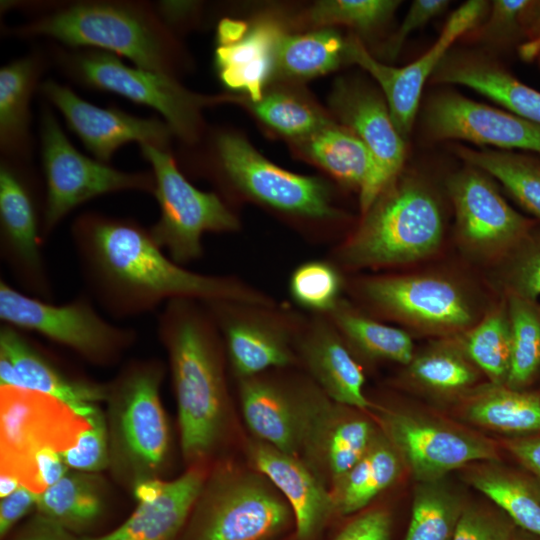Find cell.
I'll list each match as a JSON object with an SVG mask.
<instances>
[{
	"mask_svg": "<svg viewBox=\"0 0 540 540\" xmlns=\"http://www.w3.org/2000/svg\"><path fill=\"white\" fill-rule=\"evenodd\" d=\"M392 525L393 518L388 509L371 508L349 521L334 540H390Z\"/></svg>",
	"mask_w": 540,
	"mask_h": 540,
	"instance_id": "c3c4849f",
	"label": "cell"
},
{
	"mask_svg": "<svg viewBox=\"0 0 540 540\" xmlns=\"http://www.w3.org/2000/svg\"><path fill=\"white\" fill-rule=\"evenodd\" d=\"M241 410L253 438L299 457V411L296 394L258 376L241 378Z\"/></svg>",
	"mask_w": 540,
	"mask_h": 540,
	"instance_id": "4316f807",
	"label": "cell"
},
{
	"mask_svg": "<svg viewBox=\"0 0 540 540\" xmlns=\"http://www.w3.org/2000/svg\"><path fill=\"white\" fill-rule=\"evenodd\" d=\"M39 92L62 114L93 157L103 163L109 164L114 153L130 142L169 149L173 133L157 117L142 118L117 107L96 106L53 79L42 81Z\"/></svg>",
	"mask_w": 540,
	"mask_h": 540,
	"instance_id": "e0dca14e",
	"label": "cell"
},
{
	"mask_svg": "<svg viewBox=\"0 0 540 540\" xmlns=\"http://www.w3.org/2000/svg\"><path fill=\"white\" fill-rule=\"evenodd\" d=\"M205 481L204 470L196 466L173 481H161L155 495L138 501L137 508L117 529L78 540H176Z\"/></svg>",
	"mask_w": 540,
	"mask_h": 540,
	"instance_id": "d4e9b609",
	"label": "cell"
},
{
	"mask_svg": "<svg viewBox=\"0 0 540 540\" xmlns=\"http://www.w3.org/2000/svg\"><path fill=\"white\" fill-rule=\"evenodd\" d=\"M0 319L19 330L36 332L64 345L87 360L108 364L136 340V331L106 321L85 293L69 303L55 305L0 281Z\"/></svg>",
	"mask_w": 540,
	"mask_h": 540,
	"instance_id": "30bf717a",
	"label": "cell"
},
{
	"mask_svg": "<svg viewBox=\"0 0 540 540\" xmlns=\"http://www.w3.org/2000/svg\"><path fill=\"white\" fill-rule=\"evenodd\" d=\"M86 427L61 451L66 465L80 472H97L110 464L108 427L98 408L83 417Z\"/></svg>",
	"mask_w": 540,
	"mask_h": 540,
	"instance_id": "bcb514c9",
	"label": "cell"
},
{
	"mask_svg": "<svg viewBox=\"0 0 540 540\" xmlns=\"http://www.w3.org/2000/svg\"><path fill=\"white\" fill-rule=\"evenodd\" d=\"M194 301H167L156 326L169 355L181 448L188 462L204 459L219 443L227 403L214 319Z\"/></svg>",
	"mask_w": 540,
	"mask_h": 540,
	"instance_id": "3957f363",
	"label": "cell"
},
{
	"mask_svg": "<svg viewBox=\"0 0 540 540\" xmlns=\"http://www.w3.org/2000/svg\"><path fill=\"white\" fill-rule=\"evenodd\" d=\"M400 1L395 0H323L309 11V20L318 26L346 25L368 33L387 22Z\"/></svg>",
	"mask_w": 540,
	"mask_h": 540,
	"instance_id": "7bdbcfd3",
	"label": "cell"
},
{
	"mask_svg": "<svg viewBox=\"0 0 540 540\" xmlns=\"http://www.w3.org/2000/svg\"><path fill=\"white\" fill-rule=\"evenodd\" d=\"M21 480L13 473L2 471L0 478V496L4 498L13 493L21 484Z\"/></svg>",
	"mask_w": 540,
	"mask_h": 540,
	"instance_id": "6f0895ef",
	"label": "cell"
},
{
	"mask_svg": "<svg viewBox=\"0 0 540 540\" xmlns=\"http://www.w3.org/2000/svg\"><path fill=\"white\" fill-rule=\"evenodd\" d=\"M252 111L277 132L303 140L331 122L307 103L283 92L263 94L249 103Z\"/></svg>",
	"mask_w": 540,
	"mask_h": 540,
	"instance_id": "60d3db41",
	"label": "cell"
},
{
	"mask_svg": "<svg viewBox=\"0 0 540 540\" xmlns=\"http://www.w3.org/2000/svg\"><path fill=\"white\" fill-rule=\"evenodd\" d=\"M24 22L4 26L18 39L44 37L70 48H90L131 60L136 67L178 79L182 50L155 3L142 0H14Z\"/></svg>",
	"mask_w": 540,
	"mask_h": 540,
	"instance_id": "7a4b0ae2",
	"label": "cell"
},
{
	"mask_svg": "<svg viewBox=\"0 0 540 540\" xmlns=\"http://www.w3.org/2000/svg\"><path fill=\"white\" fill-rule=\"evenodd\" d=\"M302 358L317 387L334 402L365 411L364 374L341 340L326 328H316L302 343Z\"/></svg>",
	"mask_w": 540,
	"mask_h": 540,
	"instance_id": "f1b7e54d",
	"label": "cell"
},
{
	"mask_svg": "<svg viewBox=\"0 0 540 540\" xmlns=\"http://www.w3.org/2000/svg\"><path fill=\"white\" fill-rule=\"evenodd\" d=\"M45 203L42 240L76 207L104 194H153L152 171L128 172L82 154L66 136L53 111L42 105L39 125Z\"/></svg>",
	"mask_w": 540,
	"mask_h": 540,
	"instance_id": "ba28073f",
	"label": "cell"
},
{
	"mask_svg": "<svg viewBox=\"0 0 540 540\" xmlns=\"http://www.w3.org/2000/svg\"><path fill=\"white\" fill-rule=\"evenodd\" d=\"M519 56L535 62L540 68V1H535L528 19L524 41L518 46Z\"/></svg>",
	"mask_w": 540,
	"mask_h": 540,
	"instance_id": "9f6ffc18",
	"label": "cell"
},
{
	"mask_svg": "<svg viewBox=\"0 0 540 540\" xmlns=\"http://www.w3.org/2000/svg\"><path fill=\"white\" fill-rule=\"evenodd\" d=\"M504 446L526 469L540 479V434L512 437L505 440Z\"/></svg>",
	"mask_w": 540,
	"mask_h": 540,
	"instance_id": "db71d44e",
	"label": "cell"
},
{
	"mask_svg": "<svg viewBox=\"0 0 540 540\" xmlns=\"http://www.w3.org/2000/svg\"><path fill=\"white\" fill-rule=\"evenodd\" d=\"M465 351L494 385H505L511 363L509 319L501 312L488 315L467 335Z\"/></svg>",
	"mask_w": 540,
	"mask_h": 540,
	"instance_id": "f35d334b",
	"label": "cell"
},
{
	"mask_svg": "<svg viewBox=\"0 0 540 540\" xmlns=\"http://www.w3.org/2000/svg\"><path fill=\"white\" fill-rule=\"evenodd\" d=\"M70 234L87 294L114 318L148 313L177 298L254 302L232 279L182 268L134 219L86 211L73 220Z\"/></svg>",
	"mask_w": 540,
	"mask_h": 540,
	"instance_id": "6da1fadb",
	"label": "cell"
},
{
	"mask_svg": "<svg viewBox=\"0 0 540 540\" xmlns=\"http://www.w3.org/2000/svg\"><path fill=\"white\" fill-rule=\"evenodd\" d=\"M47 50L35 49L0 69V151L2 158L31 162V101L50 67Z\"/></svg>",
	"mask_w": 540,
	"mask_h": 540,
	"instance_id": "cb8c5ba5",
	"label": "cell"
},
{
	"mask_svg": "<svg viewBox=\"0 0 540 540\" xmlns=\"http://www.w3.org/2000/svg\"><path fill=\"white\" fill-rule=\"evenodd\" d=\"M421 118L431 140H464L540 154V125L450 90L430 95Z\"/></svg>",
	"mask_w": 540,
	"mask_h": 540,
	"instance_id": "2e32d148",
	"label": "cell"
},
{
	"mask_svg": "<svg viewBox=\"0 0 540 540\" xmlns=\"http://www.w3.org/2000/svg\"><path fill=\"white\" fill-rule=\"evenodd\" d=\"M45 189L31 162L0 159V254L30 296L51 302L54 292L41 244Z\"/></svg>",
	"mask_w": 540,
	"mask_h": 540,
	"instance_id": "8fae6325",
	"label": "cell"
},
{
	"mask_svg": "<svg viewBox=\"0 0 540 540\" xmlns=\"http://www.w3.org/2000/svg\"><path fill=\"white\" fill-rule=\"evenodd\" d=\"M14 540H78L73 533L54 520L37 512L20 530Z\"/></svg>",
	"mask_w": 540,
	"mask_h": 540,
	"instance_id": "f5cc1de1",
	"label": "cell"
},
{
	"mask_svg": "<svg viewBox=\"0 0 540 540\" xmlns=\"http://www.w3.org/2000/svg\"><path fill=\"white\" fill-rule=\"evenodd\" d=\"M332 103L345 127L365 144L373 159L372 181L360 195L365 214L399 176L406 156L405 140L393 124L385 99L366 86L340 83Z\"/></svg>",
	"mask_w": 540,
	"mask_h": 540,
	"instance_id": "ac0fdd59",
	"label": "cell"
},
{
	"mask_svg": "<svg viewBox=\"0 0 540 540\" xmlns=\"http://www.w3.org/2000/svg\"><path fill=\"white\" fill-rule=\"evenodd\" d=\"M292 531V509L269 479L223 467L206 478L180 540H283Z\"/></svg>",
	"mask_w": 540,
	"mask_h": 540,
	"instance_id": "277c9868",
	"label": "cell"
},
{
	"mask_svg": "<svg viewBox=\"0 0 540 540\" xmlns=\"http://www.w3.org/2000/svg\"><path fill=\"white\" fill-rule=\"evenodd\" d=\"M346 41L332 29L284 34L275 49L274 71L291 78H310L334 70L346 59Z\"/></svg>",
	"mask_w": 540,
	"mask_h": 540,
	"instance_id": "d590c367",
	"label": "cell"
},
{
	"mask_svg": "<svg viewBox=\"0 0 540 540\" xmlns=\"http://www.w3.org/2000/svg\"><path fill=\"white\" fill-rule=\"evenodd\" d=\"M429 81L468 87L509 112L540 125V91L520 81L487 52L451 48Z\"/></svg>",
	"mask_w": 540,
	"mask_h": 540,
	"instance_id": "603a6c76",
	"label": "cell"
},
{
	"mask_svg": "<svg viewBox=\"0 0 540 540\" xmlns=\"http://www.w3.org/2000/svg\"><path fill=\"white\" fill-rule=\"evenodd\" d=\"M140 151L154 175L160 217L149 231L173 261L187 263L202 254L205 232H229L238 221L215 193L194 187L179 170L170 149L142 144Z\"/></svg>",
	"mask_w": 540,
	"mask_h": 540,
	"instance_id": "9c48e42d",
	"label": "cell"
},
{
	"mask_svg": "<svg viewBox=\"0 0 540 540\" xmlns=\"http://www.w3.org/2000/svg\"><path fill=\"white\" fill-rule=\"evenodd\" d=\"M511 363L506 386L519 389L540 366V317L527 300H510Z\"/></svg>",
	"mask_w": 540,
	"mask_h": 540,
	"instance_id": "ab89813d",
	"label": "cell"
},
{
	"mask_svg": "<svg viewBox=\"0 0 540 540\" xmlns=\"http://www.w3.org/2000/svg\"><path fill=\"white\" fill-rule=\"evenodd\" d=\"M331 312L345 338L365 355L406 365L414 358L413 343L405 331L357 314L341 303Z\"/></svg>",
	"mask_w": 540,
	"mask_h": 540,
	"instance_id": "74e56055",
	"label": "cell"
},
{
	"mask_svg": "<svg viewBox=\"0 0 540 540\" xmlns=\"http://www.w3.org/2000/svg\"><path fill=\"white\" fill-rule=\"evenodd\" d=\"M456 154L469 166L497 179L528 212L540 220V160L507 150L458 146Z\"/></svg>",
	"mask_w": 540,
	"mask_h": 540,
	"instance_id": "e575fe53",
	"label": "cell"
},
{
	"mask_svg": "<svg viewBox=\"0 0 540 540\" xmlns=\"http://www.w3.org/2000/svg\"><path fill=\"white\" fill-rule=\"evenodd\" d=\"M163 367L157 361L129 364L108 385L110 464L134 488L155 480L163 467L169 431L159 388Z\"/></svg>",
	"mask_w": 540,
	"mask_h": 540,
	"instance_id": "52a82bcc",
	"label": "cell"
},
{
	"mask_svg": "<svg viewBox=\"0 0 540 540\" xmlns=\"http://www.w3.org/2000/svg\"><path fill=\"white\" fill-rule=\"evenodd\" d=\"M47 52L51 65L76 84L117 94L154 109L165 119L173 135L187 144L197 142L202 134L201 108L224 100L193 93L176 78L129 66L110 52L55 43H51Z\"/></svg>",
	"mask_w": 540,
	"mask_h": 540,
	"instance_id": "5b68a950",
	"label": "cell"
},
{
	"mask_svg": "<svg viewBox=\"0 0 540 540\" xmlns=\"http://www.w3.org/2000/svg\"><path fill=\"white\" fill-rule=\"evenodd\" d=\"M462 414L472 424L496 432L540 434V396L506 385L480 390L465 403Z\"/></svg>",
	"mask_w": 540,
	"mask_h": 540,
	"instance_id": "1f68e13d",
	"label": "cell"
},
{
	"mask_svg": "<svg viewBox=\"0 0 540 540\" xmlns=\"http://www.w3.org/2000/svg\"><path fill=\"white\" fill-rule=\"evenodd\" d=\"M489 8L490 2L484 0H471L462 4L449 16L433 46L404 67H392L379 62L357 37L346 41V59L362 67L379 84L393 124L405 141L412 130L424 84L453 43L479 25Z\"/></svg>",
	"mask_w": 540,
	"mask_h": 540,
	"instance_id": "5bb4252c",
	"label": "cell"
},
{
	"mask_svg": "<svg viewBox=\"0 0 540 540\" xmlns=\"http://www.w3.org/2000/svg\"><path fill=\"white\" fill-rule=\"evenodd\" d=\"M304 152L340 181L358 187L362 195L369 187L374 163L365 144L347 127L330 123L301 140Z\"/></svg>",
	"mask_w": 540,
	"mask_h": 540,
	"instance_id": "836d02e7",
	"label": "cell"
},
{
	"mask_svg": "<svg viewBox=\"0 0 540 540\" xmlns=\"http://www.w3.org/2000/svg\"><path fill=\"white\" fill-rule=\"evenodd\" d=\"M512 540H540V536L517 527Z\"/></svg>",
	"mask_w": 540,
	"mask_h": 540,
	"instance_id": "680465c9",
	"label": "cell"
},
{
	"mask_svg": "<svg viewBox=\"0 0 540 540\" xmlns=\"http://www.w3.org/2000/svg\"><path fill=\"white\" fill-rule=\"evenodd\" d=\"M283 540H296L294 534L290 535L289 537L283 539Z\"/></svg>",
	"mask_w": 540,
	"mask_h": 540,
	"instance_id": "91938a15",
	"label": "cell"
},
{
	"mask_svg": "<svg viewBox=\"0 0 540 540\" xmlns=\"http://www.w3.org/2000/svg\"><path fill=\"white\" fill-rule=\"evenodd\" d=\"M465 480L504 511L517 527L540 536V490L497 461L466 466Z\"/></svg>",
	"mask_w": 540,
	"mask_h": 540,
	"instance_id": "f546056e",
	"label": "cell"
},
{
	"mask_svg": "<svg viewBox=\"0 0 540 540\" xmlns=\"http://www.w3.org/2000/svg\"><path fill=\"white\" fill-rule=\"evenodd\" d=\"M466 503L446 478L416 482L404 540H452Z\"/></svg>",
	"mask_w": 540,
	"mask_h": 540,
	"instance_id": "8d00e7d4",
	"label": "cell"
},
{
	"mask_svg": "<svg viewBox=\"0 0 540 540\" xmlns=\"http://www.w3.org/2000/svg\"><path fill=\"white\" fill-rule=\"evenodd\" d=\"M213 150L219 172L260 202L312 218L335 215L328 190L320 180L276 166L240 136L218 133Z\"/></svg>",
	"mask_w": 540,
	"mask_h": 540,
	"instance_id": "9a60e30c",
	"label": "cell"
},
{
	"mask_svg": "<svg viewBox=\"0 0 540 540\" xmlns=\"http://www.w3.org/2000/svg\"><path fill=\"white\" fill-rule=\"evenodd\" d=\"M514 283L517 296L525 300L540 296V249L526 257L518 266Z\"/></svg>",
	"mask_w": 540,
	"mask_h": 540,
	"instance_id": "11a10c76",
	"label": "cell"
},
{
	"mask_svg": "<svg viewBox=\"0 0 540 540\" xmlns=\"http://www.w3.org/2000/svg\"><path fill=\"white\" fill-rule=\"evenodd\" d=\"M104 506L100 480L90 473L78 471L68 472L39 493L36 509L71 533H78L98 521Z\"/></svg>",
	"mask_w": 540,
	"mask_h": 540,
	"instance_id": "d6a6232c",
	"label": "cell"
},
{
	"mask_svg": "<svg viewBox=\"0 0 540 540\" xmlns=\"http://www.w3.org/2000/svg\"><path fill=\"white\" fill-rule=\"evenodd\" d=\"M282 33L278 24L266 20L232 40L217 42L215 65L222 83L246 92L250 101L259 100L274 71L276 44Z\"/></svg>",
	"mask_w": 540,
	"mask_h": 540,
	"instance_id": "484cf974",
	"label": "cell"
},
{
	"mask_svg": "<svg viewBox=\"0 0 540 540\" xmlns=\"http://www.w3.org/2000/svg\"><path fill=\"white\" fill-rule=\"evenodd\" d=\"M534 0H495L484 20L462 38L485 48H504L524 41Z\"/></svg>",
	"mask_w": 540,
	"mask_h": 540,
	"instance_id": "b9f144b4",
	"label": "cell"
},
{
	"mask_svg": "<svg viewBox=\"0 0 540 540\" xmlns=\"http://www.w3.org/2000/svg\"><path fill=\"white\" fill-rule=\"evenodd\" d=\"M341 279L337 271L321 261L298 267L290 279V292L300 305L317 311H332L338 305Z\"/></svg>",
	"mask_w": 540,
	"mask_h": 540,
	"instance_id": "f6af8a7d",
	"label": "cell"
},
{
	"mask_svg": "<svg viewBox=\"0 0 540 540\" xmlns=\"http://www.w3.org/2000/svg\"><path fill=\"white\" fill-rule=\"evenodd\" d=\"M378 420L383 435L415 482L440 480L470 464L499 459L495 442L441 419L407 410L381 409Z\"/></svg>",
	"mask_w": 540,
	"mask_h": 540,
	"instance_id": "7c38bea8",
	"label": "cell"
},
{
	"mask_svg": "<svg viewBox=\"0 0 540 540\" xmlns=\"http://www.w3.org/2000/svg\"><path fill=\"white\" fill-rule=\"evenodd\" d=\"M449 3L446 0L413 1L398 30L387 44V55L390 58H395L408 36L442 14L449 6Z\"/></svg>",
	"mask_w": 540,
	"mask_h": 540,
	"instance_id": "681fc988",
	"label": "cell"
},
{
	"mask_svg": "<svg viewBox=\"0 0 540 540\" xmlns=\"http://www.w3.org/2000/svg\"><path fill=\"white\" fill-rule=\"evenodd\" d=\"M448 189L459 233L469 244L482 248L510 244L530 227L480 169L468 165L450 178Z\"/></svg>",
	"mask_w": 540,
	"mask_h": 540,
	"instance_id": "44dd1931",
	"label": "cell"
},
{
	"mask_svg": "<svg viewBox=\"0 0 540 540\" xmlns=\"http://www.w3.org/2000/svg\"><path fill=\"white\" fill-rule=\"evenodd\" d=\"M38 493L25 484L0 502V535L4 537L28 512L37 505Z\"/></svg>",
	"mask_w": 540,
	"mask_h": 540,
	"instance_id": "816d5d0a",
	"label": "cell"
},
{
	"mask_svg": "<svg viewBox=\"0 0 540 540\" xmlns=\"http://www.w3.org/2000/svg\"><path fill=\"white\" fill-rule=\"evenodd\" d=\"M365 292L380 308L431 328L458 329L473 319L457 287L440 278H379L367 282Z\"/></svg>",
	"mask_w": 540,
	"mask_h": 540,
	"instance_id": "7402d4cb",
	"label": "cell"
},
{
	"mask_svg": "<svg viewBox=\"0 0 540 540\" xmlns=\"http://www.w3.org/2000/svg\"><path fill=\"white\" fill-rule=\"evenodd\" d=\"M299 458L330 489L364 456L379 432L365 416L318 387L296 393Z\"/></svg>",
	"mask_w": 540,
	"mask_h": 540,
	"instance_id": "4fadbf2b",
	"label": "cell"
},
{
	"mask_svg": "<svg viewBox=\"0 0 540 540\" xmlns=\"http://www.w3.org/2000/svg\"><path fill=\"white\" fill-rule=\"evenodd\" d=\"M443 234L440 203L413 176H398L365 213L343 250L354 266L406 263L433 252Z\"/></svg>",
	"mask_w": 540,
	"mask_h": 540,
	"instance_id": "8992f818",
	"label": "cell"
},
{
	"mask_svg": "<svg viewBox=\"0 0 540 540\" xmlns=\"http://www.w3.org/2000/svg\"><path fill=\"white\" fill-rule=\"evenodd\" d=\"M516 528L496 505L467 502L452 540H512Z\"/></svg>",
	"mask_w": 540,
	"mask_h": 540,
	"instance_id": "7dc6e473",
	"label": "cell"
},
{
	"mask_svg": "<svg viewBox=\"0 0 540 540\" xmlns=\"http://www.w3.org/2000/svg\"><path fill=\"white\" fill-rule=\"evenodd\" d=\"M207 303L213 319L223 328L230 362L240 379L293 363V354L281 331L257 321L234 317L227 301Z\"/></svg>",
	"mask_w": 540,
	"mask_h": 540,
	"instance_id": "83f0119b",
	"label": "cell"
},
{
	"mask_svg": "<svg viewBox=\"0 0 540 540\" xmlns=\"http://www.w3.org/2000/svg\"><path fill=\"white\" fill-rule=\"evenodd\" d=\"M35 492L38 494L68 473L61 452L49 445L42 446L31 455Z\"/></svg>",
	"mask_w": 540,
	"mask_h": 540,
	"instance_id": "f907efd6",
	"label": "cell"
},
{
	"mask_svg": "<svg viewBox=\"0 0 540 540\" xmlns=\"http://www.w3.org/2000/svg\"><path fill=\"white\" fill-rule=\"evenodd\" d=\"M403 466L395 448L379 433L364 456L331 489L336 514L351 515L366 508L397 480Z\"/></svg>",
	"mask_w": 540,
	"mask_h": 540,
	"instance_id": "4dcf8cb0",
	"label": "cell"
},
{
	"mask_svg": "<svg viewBox=\"0 0 540 540\" xmlns=\"http://www.w3.org/2000/svg\"><path fill=\"white\" fill-rule=\"evenodd\" d=\"M409 373L422 385L439 391L461 390L476 380L472 366L449 350H433L414 357L409 364Z\"/></svg>",
	"mask_w": 540,
	"mask_h": 540,
	"instance_id": "ee69618b",
	"label": "cell"
},
{
	"mask_svg": "<svg viewBox=\"0 0 540 540\" xmlns=\"http://www.w3.org/2000/svg\"><path fill=\"white\" fill-rule=\"evenodd\" d=\"M0 383L1 388H18L54 398L82 418L108 395V386L67 375L21 330L7 324L0 328Z\"/></svg>",
	"mask_w": 540,
	"mask_h": 540,
	"instance_id": "d6986e66",
	"label": "cell"
},
{
	"mask_svg": "<svg viewBox=\"0 0 540 540\" xmlns=\"http://www.w3.org/2000/svg\"><path fill=\"white\" fill-rule=\"evenodd\" d=\"M252 467L282 494L295 518L296 540H319L336 514L330 489L299 458L256 439L246 445Z\"/></svg>",
	"mask_w": 540,
	"mask_h": 540,
	"instance_id": "ffe728a7",
	"label": "cell"
}]
</instances>
